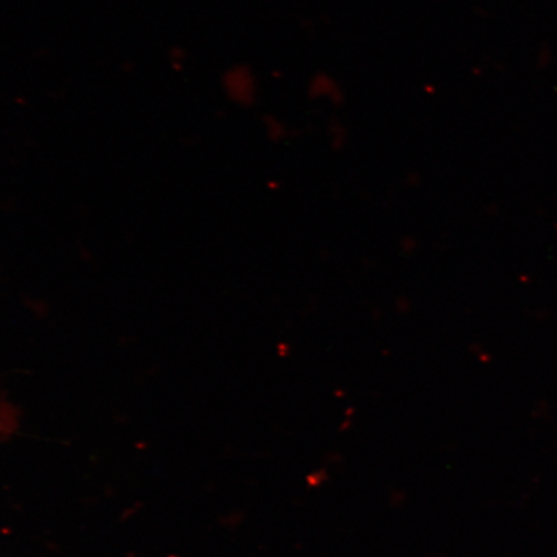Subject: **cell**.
Returning <instances> with one entry per match:
<instances>
[{"label": "cell", "mask_w": 557, "mask_h": 557, "mask_svg": "<svg viewBox=\"0 0 557 557\" xmlns=\"http://www.w3.org/2000/svg\"><path fill=\"white\" fill-rule=\"evenodd\" d=\"M230 97L238 103H252L256 97V81L252 73L246 67L230 70L225 79Z\"/></svg>", "instance_id": "obj_1"}, {"label": "cell", "mask_w": 557, "mask_h": 557, "mask_svg": "<svg viewBox=\"0 0 557 557\" xmlns=\"http://www.w3.org/2000/svg\"><path fill=\"white\" fill-rule=\"evenodd\" d=\"M310 94L312 97H318V99H331L332 101H338L339 99V90L330 76L324 74H320L317 78H313L310 86Z\"/></svg>", "instance_id": "obj_2"}]
</instances>
